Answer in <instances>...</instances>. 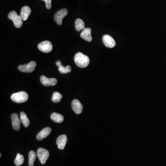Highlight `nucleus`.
Wrapping results in <instances>:
<instances>
[{"label": "nucleus", "mask_w": 166, "mask_h": 166, "mask_svg": "<svg viewBox=\"0 0 166 166\" xmlns=\"http://www.w3.org/2000/svg\"><path fill=\"white\" fill-rule=\"evenodd\" d=\"M74 62L76 65L80 68H85L90 63L89 57L81 52L76 54L74 56Z\"/></svg>", "instance_id": "obj_1"}, {"label": "nucleus", "mask_w": 166, "mask_h": 166, "mask_svg": "<svg viewBox=\"0 0 166 166\" xmlns=\"http://www.w3.org/2000/svg\"><path fill=\"white\" fill-rule=\"evenodd\" d=\"M28 97V95L26 92L20 91L12 94L11 99L14 102L21 103L27 101Z\"/></svg>", "instance_id": "obj_2"}, {"label": "nucleus", "mask_w": 166, "mask_h": 166, "mask_svg": "<svg viewBox=\"0 0 166 166\" xmlns=\"http://www.w3.org/2000/svg\"><path fill=\"white\" fill-rule=\"evenodd\" d=\"M9 19L12 20L13 22L14 26L17 28H19L23 25V21L21 17L18 15L15 11H12L8 15Z\"/></svg>", "instance_id": "obj_3"}, {"label": "nucleus", "mask_w": 166, "mask_h": 166, "mask_svg": "<svg viewBox=\"0 0 166 166\" xmlns=\"http://www.w3.org/2000/svg\"><path fill=\"white\" fill-rule=\"evenodd\" d=\"M37 156L42 164H44L50 156L49 151L43 148H39L37 151Z\"/></svg>", "instance_id": "obj_4"}, {"label": "nucleus", "mask_w": 166, "mask_h": 166, "mask_svg": "<svg viewBox=\"0 0 166 166\" xmlns=\"http://www.w3.org/2000/svg\"><path fill=\"white\" fill-rule=\"evenodd\" d=\"M36 66L37 64L36 62L34 61H32L28 64L19 65L18 66V69L21 72L30 73L32 72L35 70Z\"/></svg>", "instance_id": "obj_5"}, {"label": "nucleus", "mask_w": 166, "mask_h": 166, "mask_svg": "<svg viewBox=\"0 0 166 166\" xmlns=\"http://www.w3.org/2000/svg\"><path fill=\"white\" fill-rule=\"evenodd\" d=\"M68 13V10L63 8L56 12L54 15V19L56 22L59 25L62 24V20Z\"/></svg>", "instance_id": "obj_6"}, {"label": "nucleus", "mask_w": 166, "mask_h": 166, "mask_svg": "<svg viewBox=\"0 0 166 166\" xmlns=\"http://www.w3.org/2000/svg\"><path fill=\"white\" fill-rule=\"evenodd\" d=\"M38 49L40 51L43 52L50 53L52 50V44L50 42L45 41L38 44Z\"/></svg>", "instance_id": "obj_7"}, {"label": "nucleus", "mask_w": 166, "mask_h": 166, "mask_svg": "<svg viewBox=\"0 0 166 166\" xmlns=\"http://www.w3.org/2000/svg\"><path fill=\"white\" fill-rule=\"evenodd\" d=\"M41 83L45 86H56L57 83V80L55 78H48L46 76H41Z\"/></svg>", "instance_id": "obj_8"}, {"label": "nucleus", "mask_w": 166, "mask_h": 166, "mask_svg": "<svg viewBox=\"0 0 166 166\" xmlns=\"http://www.w3.org/2000/svg\"><path fill=\"white\" fill-rule=\"evenodd\" d=\"M102 42L105 46L109 48H113L116 45L114 38L108 35H105L103 36Z\"/></svg>", "instance_id": "obj_9"}, {"label": "nucleus", "mask_w": 166, "mask_h": 166, "mask_svg": "<svg viewBox=\"0 0 166 166\" xmlns=\"http://www.w3.org/2000/svg\"><path fill=\"white\" fill-rule=\"evenodd\" d=\"M71 106L72 110L76 114H80L82 113L83 111V106L78 100H74L72 102Z\"/></svg>", "instance_id": "obj_10"}, {"label": "nucleus", "mask_w": 166, "mask_h": 166, "mask_svg": "<svg viewBox=\"0 0 166 166\" xmlns=\"http://www.w3.org/2000/svg\"><path fill=\"white\" fill-rule=\"evenodd\" d=\"M12 121V126L15 130H19L20 129L21 120L19 118V116L16 113L12 114L11 116Z\"/></svg>", "instance_id": "obj_11"}, {"label": "nucleus", "mask_w": 166, "mask_h": 166, "mask_svg": "<svg viewBox=\"0 0 166 166\" xmlns=\"http://www.w3.org/2000/svg\"><path fill=\"white\" fill-rule=\"evenodd\" d=\"M91 30L90 28H85L82 30L80 34L81 38L84 40L90 42L92 40V37L91 36Z\"/></svg>", "instance_id": "obj_12"}, {"label": "nucleus", "mask_w": 166, "mask_h": 166, "mask_svg": "<svg viewBox=\"0 0 166 166\" xmlns=\"http://www.w3.org/2000/svg\"><path fill=\"white\" fill-rule=\"evenodd\" d=\"M67 137L66 135H61L58 137L56 140V144L58 148L60 149H63L65 147L67 143Z\"/></svg>", "instance_id": "obj_13"}, {"label": "nucleus", "mask_w": 166, "mask_h": 166, "mask_svg": "<svg viewBox=\"0 0 166 166\" xmlns=\"http://www.w3.org/2000/svg\"><path fill=\"white\" fill-rule=\"evenodd\" d=\"M51 132V129L50 127H45L44 129L39 132L37 135L36 138L37 140L41 141L47 137Z\"/></svg>", "instance_id": "obj_14"}, {"label": "nucleus", "mask_w": 166, "mask_h": 166, "mask_svg": "<svg viewBox=\"0 0 166 166\" xmlns=\"http://www.w3.org/2000/svg\"><path fill=\"white\" fill-rule=\"evenodd\" d=\"M56 65L58 67V70L61 74H66L71 72V68L70 66H63L62 64V62L59 60L56 62Z\"/></svg>", "instance_id": "obj_15"}, {"label": "nucleus", "mask_w": 166, "mask_h": 166, "mask_svg": "<svg viewBox=\"0 0 166 166\" xmlns=\"http://www.w3.org/2000/svg\"><path fill=\"white\" fill-rule=\"evenodd\" d=\"M31 8L28 6H24L21 10L20 16L21 17L23 21H25L28 18L29 16L31 14Z\"/></svg>", "instance_id": "obj_16"}, {"label": "nucleus", "mask_w": 166, "mask_h": 166, "mask_svg": "<svg viewBox=\"0 0 166 166\" xmlns=\"http://www.w3.org/2000/svg\"><path fill=\"white\" fill-rule=\"evenodd\" d=\"M50 118L54 122L58 123H61L64 120V117L61 114L53 113L50 115Z\"/></svg>", "instance_id": "obj_17"}, {"label": "nucleus", "mask_w": 166, "mask_h": 166, "mask_svg": "<svg viewBox=\"0 0 166 166\" xmlns=\"http://www.w3.org/2000/svg\"><path fill=\"white\" fill-rule=\"evenodd\" d=\"M20 120L24 127H28L30 125V120L28 118L26 114L24 112H21L20 113Z\"/></svg>", "instance_id": "obj_18"}, {"label": "nucleus", "mask_w": 166, "mask_h": 166, "mask_svg": "<svg viewBox=\"0 0 166 166\" xmlns=\"http://www.w3.org/2000/svg\"><path fill=\"white\" fill-rule=\"evenodd\" d=\"M75 27L76 31H78L83 30L85 28L84 22L80 19H77L75 22Z\"/></svg>", "instance_id": "obj_19"}, {"label": "nucleus", "mask_w": 166, "mask_h": 166, "mask_svg": "<svg viewBox=\"0 0 166 166\" xmlns=\"http://www.w3.org/2000/svg\"><path fill=\"white\" fill-rule=\"evenodd\" d=\"M37 156V154L34 151H30L29 153V166H33Z\"/></svg>", "instance_id": "obj_20"}, {"label": "nucleus", "mask_w": 166, "mask_h": 166, "mask_svg": "<svg viewBox=\"0 0 166 166\" xmlns=\"http://www.w3.org/2000/svg\"><path fill=\"white\" fill-rule=\"evenodd\" d=\"M24 161L25 159L24 156L19 153H18L17 154L15 159L14 160V163L16 166H21L24 163Z\"/></svg>", "instance_id": "obj_21"}, {"label": "nucleus", "mask_w": 166, "mask_h": 166, "mask_svg": "<svg viewBox=\"0 0 166 166\" xmlns=\"http://www.w3.org/2000/svg\"><path fill=\"white\" fill-rule=\"evenodd\" d=\"M62 98V94L58 92H55L53 93V95L52 97V101L54 103H58L61 101Z\"/></svg>", "instance_id": "obj_22"}, {"label": "nucleus", "mask_w": 166, "mask_h": 166, "mask_svg": "<svg viewBox=\"0 0 166 166\" xmlns=\"http://www.w3.org/2000/svg\"><path fill=\"white\" fill-rule=\"evenodd\" d=\"M44 1L46 4V7L48 9H50L52 7V4H51V0H42Z\"/></svg>", "instance_id": "obj_23"}, {"label": "nucleus", "mask_w": 166, "mask_h": 166, "mask_svg": "<svg viewBox=\"0 0 166 166\" xmlns=\"http://www.w3.org/2000/svg\"><path fill=\"white\" fill-rule=\"evenodd\" d=\"M1 157V154H0V157Z\"/></svg>", "instance_id": "obj_24"}]
</instances>
